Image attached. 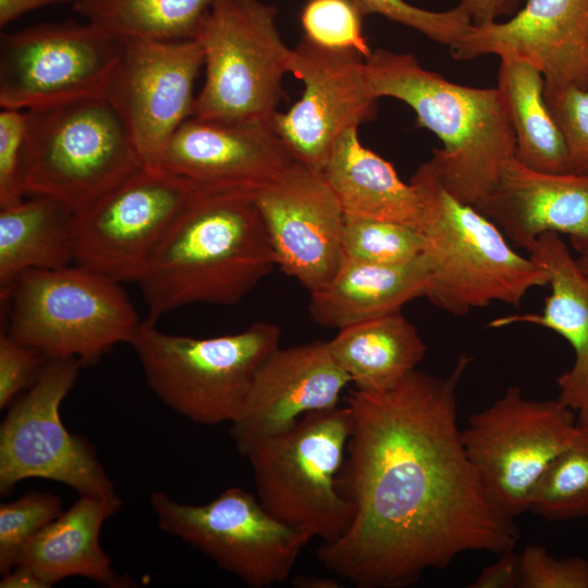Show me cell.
<instances>
[{"mask_svg": "<svg viewBox=\"0 0 588 588\" xmlns=\"http://www.w3.org/2000/svg\"><path fill=\"white\" fill-rule=\"evenodd\" d=\"M470 357L445 378L414 370L384 391L346 399L352 429L336 476L351 504L345 534L318 560L358 588H401L460 554L514 549V518L487 497L457 425L456 389Z\"/></svg>", "mask_w": 588, "mask_h": 588, "instance_id": "6da1fadb", "label": "cell"}, {"mask_svg": "<svg viewBox=\"0 0 588 588\" xmlns=\"http://www.w3.org/2000/svg\"><path fill=\"white\" fill-rule=\"evenodd\" d=\"M275 266L252 194L198 187L136 282L155 322L186 305H235Z\"/></svg>", "mask_w": 588, "mask_h": 588, "instance_id": "7a4b0ae2", "label": "cell"}, {"mask_svg": "<svg viewBox=\"0 0 588 588\" xmlns=\"http://www.w3.org/2000/svg\"><path fill=\"white\" fill-rule=\"evenodd\" d=\"M365 72L377 99L403 101L417 124L442 142L429 159L440 182L455 198L477 206L515 156V135L500 89L453 83L425 69L413 54L383 48L365 59Z\"/></svg>", "mask_w": 588, "mask_h": 588, "instance_id": "3957f363", "label": "cell"}, {"mask_svg": "<svg viewBox=\"0 0 588 588\" xmlns=\"http://www.w3.org/2000/svg\"><path fill=\"white\" fill-rule=\"evenodd\" d=\"M409 182L421 200L418 231L429 268L424 297L432 305L454 316L493 302L517 307L531 289L548 285L547 270L515 252L476 207L448 192L430 160Z\"/></svg>", "mask_w": 588, "mask_h": 588, "instance_id": "277c9868", "label": "cell"}, {"mask_svg": "<svg viewBox=\"0 0 588 588\" xmlns=\"http://www.w3.org/2000/svg\"><path fill=\"white\" fill-rule=\"evenodd\" d=\"M143 168L124 122L105 98L27 111L25 195L48 196L77 211Z\"/></svg>", "mask_w": 588, "mask_h": 588, "instance_id": "5b68a950", "label": "cell"}, {"mask_svg": "<svg viewBox=\"0 0 588 588\" xmlns=\"http://www.w3.org/2000/svg\"><path fill=\"white\" fill-rule=\"evenodd\" d=\"M280 338V328L269 322L200 339L166 333L148 319L128 344L149 388L167 406L194 422L216 425L237 416Z\"/></svg>", "mask_w": 588, "mask_h": 588, "instance_id": "8992f818", "label": "cell"}, {"mask_svg": "<svg viewBox=\"0 0 588 588\" xmlns=\"http://www.w3.org/2000/svg\"><path fill=\"white\" fill-rule=\"evenodd\" d=\"M352 419L347 405L308 413L245 456L266 511L323 543L340 539L353 518L351 504L336 488Z\"/></svg>", "mask_w": 588, "mask_h": 588, "instance_id": "52a82bcc", "label": "cell"}, {"mask_svg": "<svg viewBox=\"0 0 588 588\" xmlns=\"http://www.w3.org/2000/svg\"><path fill=\"white\" fill-rule=\"evenodd\" d=\"M9 298L12 339L46 357H75L83 366L130 343L142 322L119 282L77 265L27 270Z\"/></svg>", "mask_w": 588, "mask_h": 588, "instance_id": "ba28073f", "label": "cell"}, {"mask_svg": "<svg viewBox=\"0 0 588 588\" xmlns=\"http://www.w3.org/2000/svg\"><path fill=\"white\" fill-rule=\"evenodd\" d=\"M277 15L278 9L261 0H215L196 37L205 81L192 117L272 122L293 56Z\"/></svg>", "mask_w": 588, "mask_h": 588, "instance_id": "9c48e42d", "label": "cell"}, {"mask_svg": "<svg viewBox=\"0 0 588 588\" xmlns=\"http://www.w3.org/2000/svg\"><path fill=\"white\" fill-rule=\"evenodd\" d=\"M575 411L556 400H531L509 388L473 414L462 437L467 456L489 500L515 518L550 463L580 433Z\"/></svg>", "mask_w": 588, "mask_h": 588, "instance_id": "30bf717a", "label": "cell"}, {"mask_svg": "<svg viewBox=\"0 0 588 588\" xmlns=\"http://www.w3.org/2000/svg\"><path fill=\"white\" fill-rule=\"evenodd\" d=\"M82 366L75 357H47L34 384L11 403L0 426L2 497L28 478L61 482L79 495L115 494L95 448L61 420L60 405Z\"/></svg>", "mask_w": 588, "mask_h": 588, "instance_id": "8fae6325", "label": "cell"}, {"mask_svg": "<svg viewBox=\"0 0 588 588\" xmlns=\"http://www.w3.org/2000/svg\"><path fill=\"white\" fill-rule=\"evenodd\" d=\"M149 502L162 531L194 547L253 588L284 581L311 540L269 514L254 494L236 487L201 505L176 502L162 491L152 492Z\"/></svg>", "mask_w": 588, "mask_h": 588, "instance_id": "7c38bea8", "label": "cell"}, {"mask_svg": "<svg viewBox=\"0 0 588 588\" xmlns=\"http://www.w3.org/2000/svg\"><path fill=\"white\" fill-rule=\"evenodd\" d=\"M121 40L85 21L36 24L1 36L0 107L32 111L103 98Z\"/></svg>", "mask_w": 588, "mask_h": 588, "instance_id": "4fadbf2b", "label": "cell"}, {"mask_svg": "<svg viewBox=\"0 0 588 588\" xmlns=\"http://www.w3.org/2000/svg\"><path fill=\"white\" fill-rule=\"evenodd\" d=\"M197 188L192 182L159 169L143 168L73 212L74 264L119 283L136 282Z\"/></svg>", "mask_w": 588, "mask_h": 588, "instance_id": "5bb4252c", "label": "cell"}, {"mask_svg": "<svg viewBox=\"0 0 588 588\" xmlns=\"http://www.w3.org/2000/svg\"><path fill=\"white\" fill-rule=\"evenodd\" d=\"M120 40L103 98L124 122L144 166L157 169L171 137L193 113L203 49L196 38Z\"/></svg>", "mask_w": 588, "mask_h": 588, "instance_id": "9a60e30c", "label": "cell"}, {"mask_svg": "<svg viewBox=\"0 0 588 588\" xmlns=\"http://www.w3.org/2000/svg\"><path fill=\"white\" fill-rule=\"evenodd\" d=\"M290 73L303 83L302 97L271 124L294 161L321 172L338 138L376 117L378 99L367 83L365 59L353 51L304 38L293 48Z\"/></svg>", "mask_w": 588, "mask_h": 588, "instance_id": "2e32d148", "label": "cell"}, {"mask_svg": "<svg viewBox=\"0 0 588 588\" xmlns=\"http://www.w3.org/2000/svg\"><path fill=\"white\" fill-rule=\"evenodd\" d=\"M277 266L309 293L326 285L343 260V209L320 171L293 161L252 194Z\"/></svg>", "mask_w": 588, "mask_h": 588, "instance_id": "e0dca14e", "label": "cell"}, {"mask_svg": "<svg viewBox=\"0 0 588 588\" xmlns=\"http://www.w3.org/2000/svg\"><path fill=\"white\" fill-rule=\"evenodd\" d=\"M457 60L522 59L542 74L544 94L588 87V0H526L510 20L471 24L450 49Z\"/></svg>", "mask_w": 588, "mask_h": 588, "instance_id": "ac0fdd59", "label": "cell"}, {"mask_svg": "<svg viewBox=\"0 0 588 588\" xmlns=\"http://www.w3.org/2000/svg\"><path fill=\"white\" fill-rule=\"evenodd\" d=\"M293 161L271 123L191 115L171 137L157 169L200 188L253 194Z\"/></svg>", "mask_w": 588, "mask_h": 588, "instance_id": "d6986e66", "label": "cell"}, {"mask_svg": "<svg viewBox=\"0 0 588 588\" xmlns=\"http://www.w3.org/2000/svg\"><path fill=\"white\" fill-rule=\"evenodd\" d=\"M348 383L328 341L279 346L258 368L241 411L230 422L237 452L245 457L256 443L290 429L306 414L338 406Z\"/></svg>", "mask_w": 588, "mask_h": 588, "instance_id": "ffe728a7", "label": "cell"}, {"mask_svg": "<svg viewBox=\"0 0 588 588\" xmlns=\"http://www.w3.org/2000/svg\"><path fill=\"white\" fill-rule=\"evenodd\" d=\"M475 207L526 250L548 232L567 235L577 253L588 249V174L537 171L513 157Z\"/></svg>", "mask_w": 588, "mask_h": 588, "instance_id": "44dd1931", "label": "cell"}, {"mask_svg": "<svg viewBox=\"0 0 588 588\" xmlns=\"http://www.w3.org/2000/svg\"><path fill=\"white\" fill-rule=\"evenodd\" d=\"M527 250L549 274L551 292L542 313L500 317L489 326L528 323L563 336L574 351V362L558 379V399L580 414L588 408V279L558 233L540 235Z\"/></svg>", "mask_w": 588, "mask_h": 588, "instance_id": "7402d4cb", "label": "cell"}, {"mask_svg": "<svg viewBox=\"0 0 588 588\" xmlns=\"http://www.w3.org/2000/svg\"><path fill=\"white\" fill-rule=\"evenodd\" d=\"M121 505L117 493L79 495L68 511L26 542L15 566L33 572L49 587L71 576L85 577L110 588L132 586L127 577L113 569L99 540L103 523Z\"/></svg>", "mask_w": 588, "mask_h": 588, "instance_id": "603a6c76", "label": "cell"}, {"mask_svg": "<svg viewBox=\"0 0 588 588\" xmlns=\"http://www.w3.org/2000/svg\"><path fill=\"white\" fill-rule=\"evenodd\" d=\"M429 268L424 254L401 265L343 259L333 278L310 292L308 311L319 326L340 330L401 310L425 295Z\"/></svg>", "mask_w": 588, "mask_h": 588, "instance_id": "cb8c5ba5", "label": "cell"}, {"mask_svg": "<svg viewBox=\"0 0 588 588\" xmlns=\"http://www.w3.org/2000/svg\"><path fill=\"white\" fill-rule=\"evenodd\" d=\"M321 173L345 217L395 222L418 230L421 200L393 166L363 146L357 127L335 142Z\"/></svg>", "mask_w": 588, "mask_h": 588, "instance_id": "d4e9b609", "label": "cell"}, {"mask_svg": "<svg viewBox=\"0 0 588 588\" xmlns=\"http://www.w3.org/2000/svg\"><path fill=\"white\" fill-rule=\"evenodd\" d=\"M328 345L351 382L364 391L395 387L427 353L418 330L401 310L344 327Z\"/></svg>", "mask_w": 588, "mask_h": 588, "instance_id": "484cf974", "label": "cell"}, {"mask_svg": "<svg viewBox=\"0 0 588 588\" xmlns=\"http://www.w3.org/2000/svg\"><path fill=\"white\" fill-rule=\"evenodd\" d=\"M73 210L40 195L1 208L0 296L7 299L15 280L30 269H60L74 262Z\"/></svg>", "mask_w": 588, "mask_h": 588, "instance_id": "4316f807", "label": "cell"}, {"mask_svg": "<svg viewBox=\"0 0 588 588\" xmlns=\"http://www.w3.org/2000/svg\"><path fill=\"white\" fill-rule=\"evenodd\" d=\"M497 87L507 105L515 135L514 157L537 171L571 172L566 146L547 103L539 70L522 59L502 56Z\"/></svg>", "mask_w": 588, "mask_h": 588, "instance_id": "83f0119b", "label": "cell"}, {"mask_svg": "<svg viewBox=\"0 0 588 588\" xmlns=\"http://www.w3.org/2000/svg\"><path fill=\"white\" fill-rule=\"evenodd\" d=\"M215 0H76L74 10L117 39H195Z\"/></svg>", "mask_w": 588, "mask_h": 588, "instance_id": "f1b7e54d", "label": "cell"}, {"mask_svg": "<svg viewBox=\"0 0 588 588\" xmlns=\"http://www.w3.org/2000/svg\"><path fill=\"white\" fill-rule=\"evenodd\" d=\"M530 510L550 520L588 517V436L581 430L539 478Z\"/></svg>", "mask_w": 588, "mask_h": 588, "instance_id": "f546056e", "label": "cell"}, {"mask_svg": "<svg viewBox=\"0 0 588 588\" xmlns=\"http://www.w3.org/2000/svg\"><path fill=\"white\" fill-rule=\"evenodd\" d=\"M424 248V236L415 228L389 221L345 217L343 259L401 265L420 257Z\"/></svg>", "mask_w": 588, "mask_h": 588, "instance_id": "4dcf8cb0", "label": "cell"}, {"mask_svg": "<svg viewBox=\"0 0 588 588\" xmlns=\"http://www.w3.org/2000/svg\"><path fill=\"white\" fill-rule=\"evenodd\" d=\"M364 16L353 0H308L299 15L305 39L367 59L372 50L364 35Z\"/></svg>", "mask_w": 588, "mask_h": 588, "instance_id": "1f68e13d", "label": "cell"}, {"mask_svg": "<svg viewBox=\"0 0 588 588\" xmlns=\"http://www.w3.org/2000/svg\"><path fill=\"white\" fill-rule=\"evenodd\" d=\"M62 513L59 495L29 491L0 506V573L4 575L16 563L26 542Z\"/></svg>", "mask_w": 588, "mask_h": 588, "instance_id": "d6a6232c", "label": "cell"}, {"mask_svg": "<svg viewBox=\"0 0 588 588\" xmlns=\"http://www.w3.org/2000/svg\"><path fill=\"white\" fill-rule=\"evenodd\" d=\"M364 15L378 14L419 32L452 49L471 26L467 12L456 5L448 11H430L405 0H353Z\"/></svg>", "mask_w": 588, "mask_h": 588, "instance_id": "836d02e7", "label": "cell"}, {"mask_svg": "<svg viewBox=\"0 0 588 588\" xmlns=\"http://www.w3.org/2000/svg\"><path fill=\"white\" fill-rule=\"evenodd\" d=\"M544 97L564 139L571 172L588 174V87L568 86Z\"/></svg>", "mask_w": 588, "mask_h": 588, "instance_id": "e575fe53", "label": "cell"}, {"mask_svg": "<svg viewBox=\"0 0 588 588\" xmlns=\"http://www.w3.org/2000/svg\"><path fill=\"white\" fill-rule=\"evenodd\" d=\"M518 588H588V561L559 559L542 546H527L519 554Z\"/></svg>", "mask_w": 588, "mask_h": 588, "instance_id": "d590c367", "label": "cell"}, {"mask_svg": "<svg viewBox=\"0 0 588 588\" xmlns=\"http://www.w3.org/2000/svg\"><path fill=\"white\" fill-rule=\"evenodd\" d=\"M27 127V111L1 108L0 111V208L21 203L22 155Z\"/></svg>", "mask_w": 588, "mask_h": 588, "instance_id": "8d00e7d4", "label": "cell"}, {"mask_svg": "<svg viewBox=\"0 0 588 588\" xmlns=\"http://www.w3.org/2000/svg\"><path fill=\"white\" fill-rule=\"evenodd\" d=\"M47 357L38 350L19 343L8 332L0 335V408L36 381Z\"/></svg>", "mask_w": 588, "mask_h": 588, "instance_id": "74e56055", "label": "cell"}, {"mask_svg": "<svg viewBox=\"0 0 588 588\" xmlns=\"http://www.w3.org/2000/svg\"><path fill=\"white\" fill-rule=\"evenodd\" d=\"M519 554L514 549L500 553V558L486 566L470 588H518Z\"/></svg>", "mask_w": 588, "mask_h": 588, "instance_id": "f35d334b", "label": "cell"}, {"mask_svg": "<svg viewBox=\"0 0 588 588\" xmlns=\"http://www.w3.org/2000/svg\"><path fill=\"white\" fill-rule=\"evenodd\" d=\"M523 0H460L469 15L471 23L479 25L498 21L502 16L513 15Z\"/></svg>", "mask_w": 588, "mask_h": 588, "instance_id": "ab89813d", "label": "cell"}, {"mask_svg": "<svg viewBox=\"0 0 588 588\" xmlns=\"http://www.w3.org/2000/svg\"><path fill=\"white\" fill-rule=\"evenodd\" d=\"M68 1L74 0H0V25L7 26L33 10Z\"/></svg>", "mask_w": 588, "mask_h": 588, "instance_id": "60d3db41", "label": "cell"}, {"mask_svg": "<svg viewBox=\"0 0 588 588\" xmlns=\"http://www.w3.org/2000/svg\"><path fill=\"white\" fill-rule=\"evenodd\" d=\"M1 588H48L49 586L33 572L15 566L0 581Z\"/></svg>", "mask_w": 588, "mask_h": 588, "instance_id": "b9f144b4", "label": "cell"}, {"mask_svg": "<svg viewBox=\"0 0 588 588\" xmlns=\"http://www.w3.org/2000/svg\"><path fill=\"white\" fill-rule=\"evenodd\" d=\"M292 585L297 588H339V583L330 577L296 576Z\"/></svg>", "mask_w": 588, "mask_h": 588, "instance_id": "7bdbcfd3", "label": "cell"}, {"mask_svg": "<svg viewBox=\"0 0 588 588\" xmlns=\"http://www.w3.org/2000/svg\"><path fill=\"white\" fill-rule=\"evenodd\" d=\"M576 260L580 270L588 279V249L578 253V257L576 258Z\"/></svg>", "mask_w": 588, "mask_h": 588, "instance_id": "ee69618b", "label": "cell"}, {"mask_svg": "<svg viewBox=\"0 0 588 588\" xmlns=\"http://www.w3.org/2000/svg\"><path fill=\"white\" fill-rule=\"evenodd\" d=\"M577 425L581 432L588 436V408L585 412L578 414Z\"/></svg>", "mask_w": 588, "mask_h": 588, "instance_id": "f6af8a7d", "label": "cell"}, {"mask_svg": "<svg viewBox=\"0 0 588 588\" xmlns=\"http://www.w3.org/2000/svg\"><path fill=\"white\" fill-rule=\"evenodd\" d=\"M76 0H74L73 2H75Z\"/></svg>", "mask_w": 588, "mask_h": 588, "instance_id": "bcb514c9", "label": "cell"}]
</instances>
